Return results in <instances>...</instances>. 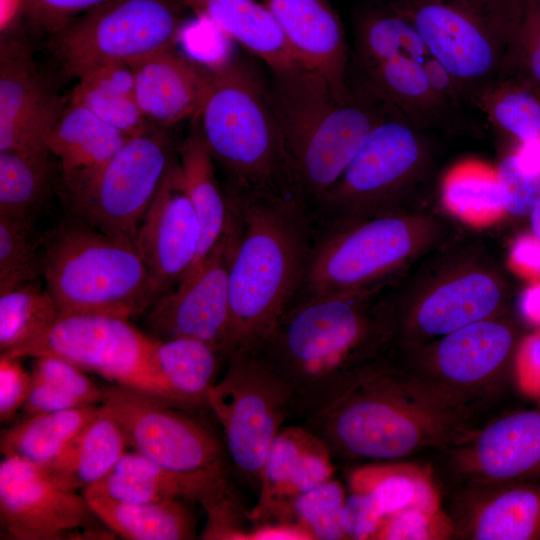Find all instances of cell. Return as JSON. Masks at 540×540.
Here are the masks:
<instances>
[{
  "mask_svg": "<svg viewBox=\"0 0 540 540\" xmlns=\"http://www.w3.org/2000/svg\"><path fill=\"white\" fill-rule=\"evenodd\" d=\"M229 222L204 260L144 313L156 339L192 338L211 345L223 358L229 342V275L243 231L238 197L231 194Z\"/></svg>",
  "mask_w": 540,
  "mask_h": 540,
  "instance_id": "cell-13",
  "label": "cell"
},
{
  "mask_svg": "<svg viewBox=\"0 0 540 540\" xmlns=\"http://www.w3.org/2000/svg\"><path fill=\"white\" fill-rule=\"evenodd\" d=\"M345 488L331 478L322 484L282 501L273 507L262 522H288L307 530L314 540L346 539L341 527Z\"/></svg>",
  "mask_w": 540,
  "mask_h": 540,
  "instance_id": "cell-38",
  "label": "cell"
},
{
  "mask_svg": "<svg viewBox=\"0 0 540 540\" xmlns=\"http://www.w3.org/2000/svg\"><path fill=\"white\" fill-rule=\"evenodd\" d=\"M68 100L39 73L28 45L20 37L0 41V152L52 155L49 137Z\"/></svg>",
  "mask_w": 540,
  "mask_h": 540,
  "instance_id": "cell-17",
  "label": "cell"
},
{
  "mask_svg": "<svg viewBox=\"0 0 540 540\" xmlns=\"http://www.w3.org/2000/svg\"><path fill=\"white\" fill-rule=\"evenodd\" d=\"M200 225L186 192L178 158L146 211L134 243L142 255L158 298L173 290L197 258Z\"/></svg>",
  "mask_w": 540,
  "mask_h": 540,
  "instance_id": "cell-20",
  "label": "cell"
},
{
  "mask_svg": "<svg viewBox=\"0 0 540 540\" xmlns=\"http://www.w3.org/2000/svg\"><path fill=\"white\" fill-rule=\"evenodd\" d=\"M167 130L154 126L129 138L90 186L70 199L77 218L105 234L134 242L146 211L178 158Z\"/></svg>",
  "mask_w": 540,
  "mask_h": 540,
  "instance_id": "cell-11",
  "label": "cell"
},
{
  "mask_svg": "<svg viewBox=\"0 0 540 540\" xmlns=\"http://www.w3.org/2000/svg\"><path fill=\"white\" fill-rule=\"evenodd\" d=\"M354 55L364 69L395 59L422 61L429 52L413 24L389 6L368 10L358 18Z\"/></svg>",
  "mask_w": 540,
  "mask_h": 540,
  "instance_id": "cell-37",
  "label": "cell"
},
{
  "mask_svg": "<svg viewBox=\"0 0 540 540\" xmlns=\"http://www.w3.org/2000/svg\"><path fill=\"white\" fill-rule=\"evenodd\" d=\"M490 122L518 144L540 138V93L504 77L475 102Z\"/></svg>",
  "mask_w": 540,
  "mask_h": 540,
  "instance_id": "cell-39",
  "label": "cell"
},
{
  "mask_svg": "<svg viewBox=\"0 0 540 540\" xmlns=\"http://www.w3.org/2000/svg\"><path fill=\"white\" fill-rule=\"evenodd\" d=\"M128 139L86 108L67 103L49 137L48 148L60 162L69 199L90 186Z\"/></svg>",
  "mask_w": 540,
  "mask_h": 540,
  "instance_id": "cell-26",
  "label": "cell"
},
{
  "mask_svg": "<svg viewBox=\"0 0 540 540\" xmlns=\"http://www.w3.org/2000/svg\"><path fill=\"white\" fill-rule=\"evenodd\" d=\"M259 58L271 74L303 68L268 8L257 0H180Z\"/></svg>",
  "mask_w": 540,
  "mask_h": 540,
  "instance_id": "cell-27",
  "label": "cell"
},
{
  "mask_svg": "<svg viewBox=\"0 0 540 540\" xmlns=\"http://www.w3.org/2000/svg\"><path fill=\"white\" fill-rule=\"evenodd\" d=\"M422 61L395 59L361 69L364 80L357 89L380 100L417 128L437 125L448 107L433 91Z\"/></svg>",
  "mask_w": 540,
  "mask_h": 540,
  "instance_id": "cell-30",
  "label": "cell"
},
{
  "mask_svg": "<svg viewBox=\"0 0 540 540\" xmlns=\"http://www.w3.org/2000/svg\"><path fill=\"white\" fill-rule=\"evenodd\" d=\"M514 348L513 329L487 318L442 336L425 369L415 374L470 406L500 383Z\"/></svg>",
  "mask_w": 540,
  "mask_h": 540,
  "instance_id": "cell-19",
  "label": "cell"
},
{
  "mask_svg": "<svg viewBox=\"0 0 540 540\" xmlns=\"http://www.w3.org/2000/svg\"><path fill=\"white\" fill-rule=\"evenodd\" d=\"M334 471L332 453L315 433L305 426L282 428L265 458L249 520L261 522L273 507L330 480Z\"/></svg>",
  "mask_w": 540,
  "mask_h": 540,
  "instance_id": "cell-24",
  "label": "cell"
},
{
  "mask_svg": "<svg viewBox=\"0 0 540 540\" xmlns=\"http://www.w3.org/2000/svg\"><path fill=\"white\" fill-rule=\"evenodd\" d=\"M106 0H21L30 26L53 36L71 21Z\"/></svg>",
  "mask_w": 540,
  "mask_h": 540,
  "instance_id": "cell-49",
  "label": "cell"
},
{
  "mask_svg": "<svg viewBox=\"0 0 540 540\" xmlns=\"http://www.w3.org/2000/svg\"><path fill=\"white\" fill-rule=\"evenodd\" d=\"M424 158L418 128L393 109L369 132L331 189L315 206L329 224L352 220L384 203Z\"/></svg>",
  "mask_w": 540,
  "mask_h": 540,
  "instance_id": "cell-15",
  "label": "cell"
},
{
  "mask_svg": "<svg viewBox=\"0 0 540 540\" xmlns=\"http://www.w3.org/2000/svg\"><path fill=\"white\" fill-rule=\"evenodd\" d=\"M353 220L350 225L329 224L319 238L314 236L296 298L365 288L411 251L412 235L404 219L388 214Z\"/></svg>",
  "mask_w": 540,
  "mask_h": 540,
  "instance_id": "cell-14",
  "label": "cell"
},
{
  "mask_svg": "<svg viewBox=\"0 0 540 540\" xmlns=\"http://www.w3.org/2000/svg\"><path fill=\"white\" fill-rule=\"evenodd\" d=\"M31 223V218L0 216V293L36 282L42 272Z\"/></svg>",
  "mask_w": 540,
  "mask_h": 540,
  "instance_id": "cell-43",
  "label": "cell"
},
{
  "mask_svg": "<svg viewBox=\"0 0 540 540\" xmlns=\"http://www.w3.org/2000/svg\"><path fill=\"white\" fill-rule=\"evenodd\" d=\"M496 169L505 210L515 216L529 215L540 197V173L522 166L515 151L506 155Z\"/></svg>",
  "mask_w": 540,
  "mask_h": 540,
  "instance_id": "cell-47",
  "label": "cell"
},
{
  "mask_svg": "<svg viewBox=\"0 0 540 540\" xmlns=\"http://www.w3.org/2000/svg\"><path fill=\"white\" fill-rule=\"evenodd\" d=\"M305 427L332 455L398 460L428 449L443 452L472 429L471 406L384 360L346 381L308 409Z\"/></svg>",
  "mask_w": 540,
  "mask_h": 540,
  "instance_id": "cell-1",
  "label": "cell"
},
{
  "mask_svg": "<svg viewBox=\"0 0 540 540\" xmlns=\"http://www.w3.org/2000/svg\"><path fill=\"white\" fill-rule=\"evenodd\" d=\"M194 122L236 195L296 198L285 141L269 85L240 59L213 66L206 100Z\"/></svg>",
  "mask_w": 540,
  "mask_h": 540,
  "instance_id": "cell-5",
  "label": "cell"
},
{
  "mask_svg": "<svg viewBox=\"0 0 540 540\" xmlns=\"http://www.w3.org/2000/svg\"><path fill=\"white\" fill-rule=\"evenodd\" d=\"M245 540H314L312 535L299 525L288 522L256 523L248 529Z\"/></svg>",
  "mask_w": 540,
  "mask_h": 540,
  "instance_id": "cell-56",
  "label": "cell"
},
{
  "mask_svg": "<svg viewBox=\"0 0 540 540\" xmlns=\"http://www.w3.org/2000/svg\"><path fill=\"white\" fill-rule=\"evenodd\" d=\"M84 495V494H83ZM97 518L110 531L129 540L196 538V521L187 501L122 502L84 495Z\"/></svg>",
  "mask_w": 540,
  "mask_h": 540,
  "instance_id": "cell-31",
  "label": "cell"
},
{
  "mask_svg": "<svg viewBox=\"0 0 540 540\" xmlns=\"http://www.w3.org/2000/svg\"><path fill=\"white\" fill-rule=\"evenodd\" d=\"M519 309L529 324L540 327V281L525 289L520 297Z\"/></svg>",
  "mask_w": 540,
  "mask_h": 540,
  "instance_id": "cell-57",
  "label": "cell"
},
{
  "mask_svg": "<svg viewBox=\"0 0 540 540\" xmlns=\"http://www.w3.org/2000/svg\"><path fill=\"white\" fill-rule=\"evenodd\" d=\"M129 447L123 429L102 406L66 449L43 466L60 484L85 490L102 480Z\"/></svg>",
  "mask_w": 540,
  "mask_h": 540,
  "instance_id": "cell-29",
  "label": "cell"
},
{
  "mask_svg": "<svg viewBox=\"0 0 540 540\" xmlns=\"http://www.w3.org/2000/svg\"><path fill=\"white\" fill-rule=\"evenodd\" d=\"M31 376L69 393L85 405H98L104 401V389L97 386L84 370L75 364L50 355L34 358Z\"/></svg>",
  "mask_w": 540,
  "mask_h": 540,
  "instance_id": "cell-46",
  "label": "cell"
},
{
  "mask_svg": "<svg viewBox=\"0 0 540 540\" xmlns=\"http://www.w3.org/2000/svg\"><path fill=\"white\" fill-rule=\"evenodd\" d=\"M229 477L182 474L126 451L99 482L82 491L122 502L183 500L202 504L229 488Z\"/></svg>",
  "mask_w": 540,
  "mask_h": 540,
  "instance_id": "cell-25",
  "label": "cell"
},
{
  "mask_svg": "<svg viewBox=\"0 0 540 540\" xmlns=\"http://www.w3.org/2000/svg\"><path fill=\"white\" fill-rule=\"evenodd\" d=\"M210 389L208 408L219 421L235 472L255 488L268 450L288 415L295 413L289 385L255 353L236 350Z\"/></svg>",
  "mask_w": 540,
  "mask_h": 540,
  "instance_id": "cell-10",
  "label": "cell"
},
{
  "mask_svg": "<svg viewBox=\"0 0 540 540\" xmlns=\"http://www.w3.org/2000/svg\"><path fill=\"white\" fill-rule=\"evenodd\" d=\"M20 358L1 353L0 356V420H11L22 409L28 396L32 376Z\"/></svg>",
  "mask_w": 540,
  "mask_h": 540,
  "instance_id": "cell-50",
  "label": "cell"
},
{
  "mask_svg": "<svg viewBox=\"0 0 540 540\" xmlns=\"http://www.w3.org/2000/svg\"><path fill=\"white\" fill-rule=\"evenodd\" d=\"M299 64L348 95V46L342 22L328 0H262Z\"/></svg>",
  "mask_w": 540,
  "mask_h": 540,
  "instance_id": "cell-23",
  "label": "cell"
},
{
  "mask_svg": "<svg viewBox=\"0 0 540 540\" xmlns=\"http://www.w3.org/2000/svg\"><path fill=\"white\" fill-rule=\"evenodd\" d=\"M155 341L132 325L130 319L98 313L60 312L37 336L2 353L20 359L56 356L116 385L151 393L178 407L156 368Z\"/></svg>",
  "mask_w": 540,
  "mask_h": 540,
  "instance_id": "cell-9",
  "label": "cell"
},
{
  "mask_svg": "<svg viewBox=\"0 0 540 540\" xmlns=\"http://www.w3.org/2000/svg\"><path fill=\"white\" fill-rule=\"evenodd\" d=\"M46 289L65 313L123 317L144 314L158 299L135 243L105 234L77 218L42 254Z\"/></svg>",
  "mask_w": 540,
  "mask_h": 540,
  "instance_id": "cell-6",
  "label": "cell"
},
{
  "mask_svg": "<svg viewBox=\"0 0 540 540\" xmlns=\"http://www.w3.org/2000/svg\"><path fill=\"white\" fill-rule=\"evenodd\" d=\"M236 196L243 231L229 275L227 355L253 352L294 301L314 241L310 213L298 199L271 193Z\"/></svg>",
  "mask_w": 540,
  "mask_h": 540,
  "instance_id": "cell-3",
  "label": "cell"
},
{
  "mask_svg": "<svg viewBox=\"0 0 540 540\" xmlns=\"http://www.w3.org/2000/svg\"><path fill=\"white\" fill-rule=\"evenodd\" d=\"M383 519L369 496L357 492L346 495L341 510V527L346 539L373 540Z\"/></svg>",
  "mask_w": 540,
  "mask_h": 540,
  "instance_id": "cell-51",
  "label": "cell"
},
{
  "mask_svg": "<svg viewBox=\"0 0 540 540\" xmlns=\"http://www.w3.org/2000/svg\"><path fill=\"white\" fill-rule=\"evenodd\" d=\"M187 9L180 0H106L51 36L63 72L77 80L175 46Z\"/></svg>",
  "mask_w": 540,
  "mask_h": 540,
  "instance_id": "cell-8",
  "label": "cell"
},
{
  "mask_svg": "<svg viewBox=\"0 0 540 540\" xmlns=\"http://www.w3.org/2000/svg\"><path fill=\"white\" fill-rule=\"evenodd\" d=\"M49 156L0 152V216L31 218L50 186Z\"/></svg>",
  "mask_w": 540,
  "mask_h": 540,
  "instance_id": "cell-40",
  "label": "cell"
},
{
  "mask_svg": "<svg viewBox=\"0 0 540 540\" xmlns=\"http://www.w3.org/2000/svg\"><path fill=\"white\" fill-rule=\"evenodd\" d=\"M191 124L190 133L178 147V160L199 220L201 238L195 263L183 278L195 271L214 247L229 222L233 205L231 195L221 189L216 178L215 161L207 145L196 124Z\"/></svg>",
  "mask_w": 540,
  "mask_h": 540,
  "instance_id": "cell-28",
  "label": "cell"
},
{
  "mask_svg": "<svg viewBox=\"0 0 540 540\" xmlns=\"http://www.w3.org/2000/svg\"><path fill=\"white\" fill-rule=\"evenodd\" d=\"M346 478L349 492L369 496L384 517L412 506L441 505L432 472L415 463L374 461L353 467Z\"/></svg>",
  "mask_w": 540,
  "mask_h": 540,
  "instance_id": "cell-33",
  "label": "cell"
},
{
  "mask_svg": "<svg viewBox=\"0 0 540 540\" xmlns=\"http://www.w3.org/2000/svg\"><path fill=\"white\" fill-rule=\"evenodd\" d=\"M271 75L295 195L307 209L315 208L392 108L357 88L341 95L304 68Z\"/></svg>",
  "mask_w": 540,
  "mask_h": 540,
  "instance_id": "cell-4",
  "label": "cell"
},
{
  "mask_svg": "<svg viewBox=\"0 0 540 540\" xmlns=\"http://www.w3.org/2000/svg\"><path fill=\"white\" fill-rule=\"evenodd\" d=\"M365 289L296 298L253 351L280 376L303 415L362 370L383 361L390 316Z\"/></svg>",
  "mask_w": 540,
  "mask_h": 540,
  "instance_id": "cell-2",
  "label": "cell"
},
{
  "mask_svg": "<svg viewBox=\"0 0 540 540\" xmlns=\"http://www.w3.org/2000/svg\"><path fill=\"white\" fill-rule=\"evenodd\" d=\"M454 538L451 516L441 505L412 506L385 516L373 540H446Z\"/></svg>",
  "mask_w": 540,
  "mask_h": 540,
  "instance_id": "cell-44",
  "label": "cell"
},
{
  "mask_svg": "<svg viewBox=\"0 0 540 540\" xmlns=\"http://www.w3.org/2000/svg\"><path fill=\"white\" fill-rule=\"evenodd\" d=\"M532 233L540 241V197L533 206L530 214Z\"/></svg>",
  "mask_w": 540,
  "mask_h": 540,
  "instance_id": "cell-58",
  "label": "cell"
},
{
  "mask_svg": "<svg viewBox=\"0 0 540 540\" xmlns=\"http://www.w3.org/2000/svg\"><path fill=\"white\" fill-rule=\"evenodd\" d=\"M37 282L0 293V350L11 351L46 329L60 314Z\"/></svg>",
  "mask_w": 540,
  "mask_h": 540,
  "instance_id": "cell-41",
  "label": "cell"
},
{
  "mask_svg": "<svg viewBox=\"0 0 540 540\" xmlns=\"http://www.w3.org/2000/svg\"><path fill=\"white\" fill-rule=\"evenodd\" d=\"M100 405L117 420L128 446L152 462L182 474L229 477L226 449L181 408L116 384L104 389Z\"/></svg>",
  "mask_w": 540,
  "mask_h": 540,
  "instance_id": "cell-12",
  "label": "cell"
},
{
  "mask_svg": "<svg viewBox=\"0 0 540 540\" xmlns=\"http://www.w3.org/2000/svg\"><path fill=\"white\" fill-rule=\"evenodd\" d=\"M443 196L449 207L467 216L505 210L497 169L481 162L467 161L455 166L445 178Z\"/></svg>",
  "mask_w": 540,
  "mask_h": 540,
  "instance_id": "cell-42",
  "label": "cell"
},
{
  "mask_svg": "<svg viewBox=\"0 0 540 540\" xmlns=\"http://www.w3.org/2000/svg\"><path fill=\"white\" fill-rule=\"evenodd\" d=\"M128 65L138 104L152 125L169 129L196 119L212 84L213 66L190 59L175 46Z\"/></svg>",
  "mask_w": 540,
  "mask_h": 540,
  "instance_id": "cell-21",
  "label": "cell"
},
{
  "mask_svg": "<svg viewBox=\"0 0 540 540\" xmlns=\"http://www.w3.org/2000/svg\"><path fill=\"white\" fill-rule=\"evenodd\" d=\"M504 77H512L540 93V2L522 0Z\"/></svg>",
  "mask_w": 540,
  "mask_h": 540,
  "instance_id": "cell-45",
  "label": "cell"
},
{
  "mask_svg": "<svg viewBox=\"0 0 540 540\" xmlns=\"http://www.w3.org/2000/svg\"><path fill=\"white\" fill-rule=\"evenodd\" d=\"M444 452L461 487L540 481V407L472 429Z\"/></svg>",
  "mask_w": 540,
  "mask_h": 540,
  "instance_id": "cell-18",
  "label": "cell"
},
{
  "mask_svg": "<svg viewBox=\"0 0 540 540\" xmlns=\"http://www.w3.org/2000/svg\"><path fill=\"white\" fill-rule=\"evenodd\" d=\"M1 527L11 539L59 540L99 520L86 497L41 465L17 457L0 463Z\"/></svg>",
  "mask_w": 540,
  "mask_h": 540,
  "instance_id": "cell-16",
  "label": "cell"
},
{
  "mask_svg": "<svg viewBox=\"0 0 540 540\" xmlns=\"http://www.w3.org/2000/svg\"><path fill=\"white\" fill-rule=\"evenodd\" d=\"M98 408L91 405L23 417L2 431L1 454L45 466L66 449Z\"/></svg>",
  "mask_w": 540,
  "mask_h": 540,
  "instance_id": "cell-36",
  "label": "cell"
},
{
  "mask_svg": "<svg viewBox=\"0 0 540 540\" xmlns=\"http://www.w3.org/2000/svg\"><path fill=\"white\" fill-rule=\"evenodd\" d=\"M67 99L86 108L128 138L154 127L138 104L134 77L128 64H111L87 74L78 80Z\"/></svg>",
  "mask_w": 540,
  "mask_h": 540,
  "instance_id": "cell-34",
  "label": "cell"
},
{
  "mask_svg": "<svg viewBox=\"0 0 540 540\" xmlns=\"http://www.w3.org/2000/svg\"><path fill=\"white\" fill-rule=\"evenodd\" d=\"M220 358L217 350L200 340L180 337L155 341L156 368L181 409L208 408L207 397L217 381Z\"/></svg>",
  "mask_w": 540,
  "mask_h": 540,
  "instance_id": "cell-35",
  "label": "cell"
},
{
  "mask_svg": "<svg viewBox=\"0 0 540 540\" xmlns=\"http://www.w3.org/2000/svg\"><path fill=\"white\" fill-rule=\"evenodd\" d=\"M511 262L518 273L540 281V241L531 233L520 236L512 246Z\"/></svg>",
  "mask_w": 540,
  "mask_h": 540,
  "instance_id": "cell-54",
  "label": "cell"
},
{
  "mask_svg": "<svg viewBox=\"0 0 540 540\" xmlns=\"http://www.w3.org/2000/svg\"><path fill=\"white\" fill-rule=\"evenodd\" d=\"M533 1L540 2V0H533Z\"/></svg>",
  "mask_w": 540,
  "mask_h": 540,
  "instance_id": "cell-59",
  "label": "cell"
},
{
  "mask_svg": "<svg viewBox=\"0 0 540 540\" xmlns=\"http://www.w3.org/2000/svg\"><path fill=\"white\" fill-rule=\"evenodd\" d=\"M206 523L200 534L205 540H245L248 529L243 526V512L232 487L201 504Z\"/></svg>",
  "mask_w": 540,
  "mask_h": 540,
  "instance_id": "cell-48",
  "label": "cell"
},
{
  "mask_svg": "<svg viewBox=\"0 0 540 540\" xmlns=\"http://www.w3.org/2000/svg\"><path fill=\"white\" fill-rule=\"evenodd\" d=\"M88 406L75 396L44 381L32 378L30 390L22 407L24 417ZM91 406V405H90Z\"/></svg>",
  "mask_w": 540,
  "mask_h": 540,
  "instance_id": "cell-53",
  "label": "cell"
},
{
  "mask_svg": "<svg viewBox=\"0 0 540 540\" xmlns=\"http://www.w3.org/2000/svg\"><path fill=\"white\" fill-rule=\"evenodd\" d=\"M513 375L520 394L540 405V327L518 345Z\"/></svg>",
  "mask_w": 540,
  "mask_h": 540,
  "instance_id": "cell-52",
  "label": "cell"
},
{
  "mask_svg": "<svg viewBox=\"0 0 540 540\" xmlns=\"http://www.w3.org/2000/svg\"><path fill=\"white\" fill-rule=\"evenodd\" d=\"M460 488L448 512L454 538L540 540V481Z\"/></svg>",
  "mask_w": 540,
  "mask_h": 540,
  "instance_id": "cell-22",
  "label": "cell"
},
{
  "mask_svg": "<svg viewBox=\"0 0 540 540\" xmlns=\"http://www.w3.org/2000/svg\"><path fill=\"white\" fill-rule=\"evenodd\" d=\"M500 300V288L492 278L469 273L441 285L424 299L415 315L416 328L426 336L442 337L487 319Z\"/></svg>",
  "mask_w": 540,
  "mask_h": 540,
  "instance_id": "cell-32",
  "label": "cell"
},
{
  "mask_svg": "<svg viewBox=\"0 0 540 540\" xmlns=\"http://www.w3.org/2000/svg\"><path fill=\"white\" fill-rule=\"evenodd\" d=\"M422 64L433 91L448 108L463 100L452 76L434 57L429 54Z\"/></svg>",
  "mask_w": 540,
  "mask_h": 540,
  "instance_id": "cell-55",
  "label": "cell"
},
{
  "mask_svg": "<svg viewBox=\"0 0 540 540\" xmlns=\"http://www.w3.org/2000/svg\"><path fill=\"white\" fill-rule=\"evenodd\" d=\"M389 6L413 24L463 99L475 103L504 78L522 0H395Z\"/></svg>",
  "mask_w": 540,
  "mask_h": 540,
  "instance_id": "cell-7",
  "label": "cell"
}]
</instances>
